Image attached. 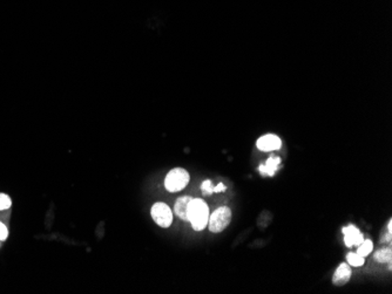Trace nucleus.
I'll list each match as a JSON object with an SVG mask.
<instances>
[{"label":"nucleus","mask_w":392,"mask_h":294,"mask_svg":"<svg viewBox=\"0 0 392 294\" xmlns=\"http://www.w3.org/2000/svg\"><path fill=\"white\" fill-rule=\"evenodd\" d=\"M188 217L194 230H203L208 225L209 221V207L207 203L200 198H193L188 209Z\"/></svg>","instance_id":"obj_1"},{"label":"nucleus","mask_w":392,"mask_h":294,"mask_svg":"<svg viewBox=\"0 0 392 294\" xmlns=\"http://www.w3.org/2000/svg\"><path fill=\"white\" fill-rule=\"evenodd\" d=\"M190 176L187 170L182 168H175L168 172L164 180V186L169 192H178L184 189L189 183Z\"/></svg>","instance_id":"obj_2"},{"label":"nucleus","mask_w":392,"mask_h":294,"mask_svg":"<svg viewBox=\"0 0 392 294\" xmlns=\"http://www.w3.org/2000/svg\"><path fill=\"white\" fill-rule=\"evenodd\" d=\"M230 221H232V211L229 207L221 206L215 210L211 216H209L208 227L214 233L222 232L228 226Z\"/></svg>","instance_id":"obj_3"},{"label":"nucleus","mask_w":392,"mask_h":294,"mask_svg":"<svg viewBox=\"0 0 392 294\" xmlns=\"http://www.w3.org/2000/svg\"><path fill=\"white\" fill-rule=\"evenodd\" d=\"M152 217L154 222L161 227H169L173 223V212L170 207L164 203H155L152 207Z\"/></svg>","instance_id":"obj_4"},{"label":"nucleus","mask_w":392,"mask_h":294,"mask_svg":"<svg viewBox=\"0 0 392 294\" xmlns=\"http://www.w3.org/2000/svg\"><path fill=\"white\" fill-rule=\"evenodd\" d=\"M256 147L261 151H274L278 150L282 147V141L276 135L268 134L257 139Z\"/></svg>","instance_id":"obj_5"},{"label":"nucleus","mask_w":392,"mask_h":294,"mask_svg":"<svg viewBox=\"0 0 392 294\" xmlns=\"http://www.w3.org/2000/svg\"><path fill=\"white\" fill-rule=\"evenodd\" d=\"M343 234H344V243L348 248H352V246H358L362 244V242L364 240L363 234L360 232L357 227L354 226V225H349V226H345L343 228Z\"/></svg>","instance_id":"obj_6"},{"label":"nucleus","mask_w":392,"mask_h":294,"mask_svg":"<svg viewBox=\"0 0 392 294\" xmlns=\"http://www.w3.org/2000/svg\"><path fill=\"white\" fill-rule=\"evenodd\" d=\"M350 278H351V269L348 264L343 263L335 272L334 277H332V283L335 286H343V285L349 283Z\"/></svg>","instance_id":"obj_7"},{"label":"nucleus","mask_w":392,"mask_h":294,"mask_svg":"<svg viewBox=\"0 0 392 294\" xmlns=\"http://www.w3.org/2000/svg\"><path fill=\"white\" fill-rule=\"evenodd\" d=\"M193 198L189 197V196H183V197H180L178 201H176L174 210L175 213L178 215L182 221L184 222H189V217H188V209H189V204Z\"/></svg>","instance_id":"obj_8"},{"label":"nucleus","mask_w":392,"mask_h":294,"mask_svg":"<svg viewBox=\"0 0 392 294\" xmlns=\"http://www.w3.org/2000/svg\"><path fill=\"white\" fill-rule=\"evenodd\" d=\"M280 164H281L280 157H270V158H268V161L265 162V164L260 165L259 168L260 174H261L262 176H270V177L274 176V175L276 174L278 165Z\"/></svg>","instance_id":"obj_9"},{"label":"nucleus","mask_w":392,"mask_h":294,"mask_svg":"<svg viewBox=\"0 0 392 294\" xmlns=\"http://www.w3.org/2000/svg\"><path fill=\"white\" fill-rule=\"evenodd\" d=\"M391 248L382 249V250L377 251L375 253V260L378 261V263H391Z\"/></svg>","instance_id":"obj_10"},{"label":"nucleus","mask_w":392,"mask_h":294,"mask_svg":"<svg viewBox=\"0 0 392 294\" xmlns=\"http://www.w3.org/2000/svg\"><path fill=\"white\" fill-rule=\"evenodd\" d=\"M373 249V245H372V242L369 239L366 240H363L362 242L361 245H358V250H357V253L362 255V257H367L371 253V251H372Z\"/></svg>","instance_id":"obj_11"},{"label":"nucleus","mask_w":392,"mask_h":294,"mask_svg":"<svg viewBox=\"0 0 392 294\" xmlns=\"http://www.w3.org/2000/svg\"><path fill=\"white\" fill-rule=\"evenodd\" d=\"M348 263L351 266H362L364 264V257H362L358 253H349L348 254Z\"/></svg>","instance_id":"obj_12"},{"label":"nucleus","mask_w":392,"mask_h":294,"mask_svg":"<svg viewBox=\"0 0 392 294\" xmlns=\"http://www.w3.org/2000/svg\"><path fill=\"white\" fill-rule=\"evenodd\" d=\"M201 191L205 196H210L214 194V186L210 180H206L205 182L201 184Z\"/></svg>","instance_id":"obj_13"},{"label":"nucleus","mask_w":392,"mask_h":294,"mask_svg":"<svg viewBox=\"0 0 392 294\" xmlns=\"http://www.w3.org/2000/svg\"><path fill=\"white\" fill-rule=\"evenodd\" d=\"M12 205V201L11 198L8 197L7 195L5 194H0V211L8 209Z\"/></svg>","instance_id":"obj_14"},{"label":"nucleus","mask_w":392,"mask_h":294,"mask_svg":"<svg viewBox=\"0 0 392 294\" xmlns=\"http://www.w3.org/2000/svg\"><path fill=\"white\" fill-rule=\"evenodd\" d=\"M7 236H8L7 227H6V225L4 224V223L0 222V240H1V242H4V240L7 239Z\"/></svg>","instance_id":"obj_15"},{"label":"nucleus","mask_w":392,"mask_h":294,"mask_svg":"<svg viewBox=\"0 0 392 294\" xmlns=\"http://www.w3.org/2000/svg\"><path fill=\"white\" fill-rule=\"evenodd\" d=\"M227 190V186L224 185L223 183H220L218 185L214 186V192H222V191H226Z\"/></svg>","instance_id":"obj_16"},{"label":"nucleus","mask_w":392,"mask_h":294,"mask_svg":"<svg viewBox=\"0 0 392 294\" xmlns=\"http://www.w3.org/2000/svg\"><path fill=\"white\" fill-rule=\"evenodd\" d=\"M0 249H1V240H0Z\"/></svg>","instance_id":"obj_17"}]
</instances>
